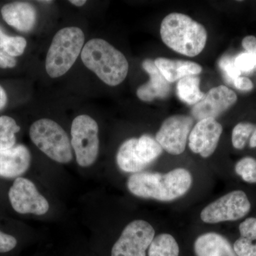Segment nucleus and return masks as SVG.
<instances>
[{
	"label": "nucleus",
	"mask_w": 256,
	"mask_h": 256,
	"mask_svg": "<svg viewBox=\"0 0 256 256\" xmlns=\"http://www.w3.org/2000/svg\"><path fill=\"white\" fill-rule=\"evenodd\" d=\"M233 84L237 89L244 92H249L254 88V84L252 80L246 77H238L234 80Z\"/></svg>",
	"instance_id": "c756f323"
},
{
	"label": "nucleus",
	"mask_w": 256,
	"mask_h": 256,
	"mask_svg": "<svg viewBox=\"0 0 256 256\" xmlns=\"http://www.w3.org/2000/svg\"><path fill=\"white\" fill-rule=\"evenodd\" d=\"M220 67L228 82H234L242 74V72L236 66L235 58L228 56L223 57L220 60Z\"/></svg>",
	"instance_id": "bb28decb"
},
{
	"label": "nucleus",
	"mask_w": 256,
	"mask_h": 256,
	"mask_svg": "<svg viewBox=\"0 0 256 256\" xmlns=\"http://www.w3.org/2000/svg\"><path fill=\"white\" fill-rule=\"evenodd\" d=\"M194 250L196 256H237L230 242L214 232L200 236L194 244Z\"/></svg>",
	"instance_id": "dca6fc26"
},
{
	"label": "nucleus",
	"mask_w": 256,
	"mask_h": 256,
	"mask_svg": "<svg viewBox=\"0 0 256 256\" xmlns=\"http://www.w3.org/2000/svg\"><path fill=\"white\" fill-rule=\"evenodd\" d=\"M20 126L10 116L0 117V151L14 148L16 144V134L20 132Z\"/></svg>",
	"instance_id": "5701e85b"
},
{
	"label": "nucleus",
	"mask_w": 256,
	"mask_h": 256,
	"mask_svg": "<svg viewBox=\"0 0 256 256\" xmlns=\"http://www.w3.org/2000/svg\"><path fill=\"white\" fill-rule=\"evenodd\" d=\"M235 172L246 182L256 183V160L246 156L239 160L235 166Z\"/></svg>",
	"instance_id": "393cba45"
},
{
	"label": "nucleus",
	"mask_w": 256,
	"mask_h": 256,
	"mask_svg": "<svg viewBox=\"0 0 256 256\" xmlns=\"http://www.w3.org/2000/svg\"><path fill=\"white\" fill-rule=\"evenodd\" d=\"M82 63L107 85L116 86L127 77L129 64L126 56L108 42L92 38L82 52Z\"/></svg>",
	"instance_id": "7ed1b4c3"
},
{
	"label": "nucleus",
	"mask_w": 256,
	"mask_h": 256,
	"mask_svg": "<svg viewBox=\"0 0 256 256\" xmlns=\"http://www.w3.org/2000/svg\"><path fill=\"white\" fill-rule=\"evenodd\" d=\"M160 35L171 50L190 57L200 54L206 46L204 26L181 13H171L165 16L160 26Z\"/></svg>",
	"instance_id": "f03ea898"
},
{
	"label": "nucleus",
	"mask_w": 256,
	"mask_h": 256,
	"mask_svg": "<svg viewBox=\"0 0 256 256\" xmlns=\"http://www.w3.org/2000/svg\"><path fill=\"white\" fill-rule=\"evenodd\" d=\"M255 128L256 126L250 122L237 124L232 132V144L234 148L237 150L244 149Z\"/></svg>",
	"instance_id": "a878e982"
},
{
	"label": "nucleus",
	"mask_w": 256,
	"mask_h": 256,
	"mask_svg": "<svg viewBox=\"0 0 256 256\" xmlns=\"http://www.w3.org/2000/svg\"><path fill=\"white\" fill-rule=\"evenodd\" d=\"M162 152V148L156 139L148 134L138 138L134 149V156L143 170L158 159Z\"/></svg>",
	"instance_id": "6ab92c4d"
},
{
	"label": "nucleus",
	"mask_w": 256,
	"mask_h": 256,
	"mask_svg": "<svg viewBox=\"0 0 256 256\" xmlns=\"http://www.w3.org/2000/svg\"><path fill=\"white\" fill-rule=\"evenodd\" d=\"M180 247L170 234H162L154 237L149 249L148 256H178Z\"/></svg>",
	"instance_id": "4be33fe9"
},
{
	"label": "nucleus",
	"mask_w": 256,
	"mask_h": 256,
	"mask_svg": "<svg viewBox=\"0 0 256 256\" xmlns=\"http://www.w3.org/2000/svg\"><path fill=\"white\" fill-rule=\"evenodd\" d=\"M137 138H130L122 143L118 152L117 164L126 172L138 173L143 170L136 159L134 148Z\"/></svg>",
	"instance_id": "412c9836"
},
{
	"label": "nucleus",
	"mask_w": 256,
	"mask_h": 256,
	"mask_svg": "<svg viewBox=\"0 0 256 256\" xmlns=\"http://www.w3.org/2000/svg\"><path fill=\"white\" fill-rule=\"evenodd\" d=\"M176 92L181 100L190 105H196L205 96L200 90V79L196 76H188L180 79Z\"/></svg>",
	"instance_id": "aec40b11"
},
{
	"label": "nucleus",
	"mask_w": 256,
	"mask_h": 256,
	"mask_svg": "<svg viewBox=\"0 0 256 256\" xmlns=\"http://www.w3.org/2000/svg\"><path fill=\"white\" fill-rule=\"evenodd\" d=\"M31 162V154L22 144L0 151V176L18 178L28 171Z\"/></svg>",
	"instance_id": "4468645a"
},
{
	"label": "nucleus",
	"mask_w": 256,
	"mask_h": 256,
	"mask_svg": "<svg viewBox=\"0 0 256 256\" xmlns=\"http://www.w3.org/2000/svg\"><path fill=\"white\" fill-rule=\"evenodd\" d=\"M84 41V32L76 26L62 28L56 34L45 64L50 78H58L70 70L82 52Z\"/></svg>",
	"instance_id": "20e7f679"
},
{
	"label": "nucleus",
	"mask_w": 256,
	"mask_h": 256,
	"mask_svg": "<svg viewBox=\"0 0 256 256\" xmlns=\"http://www.w3.org/2000/svg\"><path fill=\"white\" fill-rule=\"evenodd\" d=\"M252 204L242 190L230 192L212 202L202 210L201 220L206 224L236 222L250 212Z\"/></svg>",
	"instance_id": "0eeeda50"
},
{
	"label": "nucleus",
	"mask_w": 256,
	"mask_h": 256,
	"mask_svg": "<svg viewBox=\"0 0 256 256\" xmlns=\"http://www.w3.org/2000/svg\"><path fill=\"white\" fill-rule=\"evenodd\" d=\"M242 46L248 53H252L256 48V38L254 36H248L242 40Z\"/></svg>",
	"instance_id": "2f4dec72"
},
{
	"label": "nucleus",
	"mask_w": 256,
	"mask_h": 256,
	"mask_svg": "<svg viewBox=\"0 0 256 256\" xmlns=\"http://www.w3.org/2000/svg\"><path fill=\"white\" fill-rule=\"evenodd\" d=\"M237 96L225 86L213 88L201 101L194 106L191 114L200 121L206 118H216L236 102Z\"/></svg>",
	"instance_id": "9b49d317"
},
{
	"label": "nucleus",
	"mask_w": 256,
	"mask_h": 256,
	"mask_svg": "<svg viewBox=\"0 0 256 256\" xmlns=\"http://www.w3.org/2000/svg\"><path fill=\"white\" fill-rule=\"evenodd\" d=\"M26 46V41L22 36H8L0 28V50L12 57L20 56Z\"/></svg>",
	"instance_id": "b1692460"
},
{
	"label": "nucleus",
	"mask_w": 256,
	"mask_h": 256,
	"mask_svg": "<svg viewBox=\"0 0 256 256\" xmlns=\"http://www.w3.org/2000/svg\"><path fill=\"white\" fill-rule=\"evenodd\" d=\"M16 64V60L14 57L6 54L2 50H0V68H14Z\"/></svg>",
	"instance_id": "7c9ffc66"
},
{
	"label": "nucleus",
	"mask_w": 256,
	"mask_h": 256,
	"mask_svg": "<svg viewBox=\"0 0 256 256\" xmlns=\"http://www.w3.org/2000/svg\"><path fill=\"white\" fill-rule=\"evenodd\" d=\"M235 65L240 72H250L256 66V56L252 53H242L235 58Z\"/></svg>",
	"instance_id": "cd10ccee"
},
{
	"label": "nucleus",
	"mask_w": 256,
	"mask_h": 256,
	"mask_svg": "<svg viewBox=\"0 0 256 256\" xmlns=\"http://www.w3.org/2000/svg\"><path fill=\"white\" fill-rule=\"evenodd\" d=\"M32 142L50 159L57 162L68 163L73 158L72 142L68 134L52 120L35 121L30 130Z\"/></svg>",
	"instance_id": "39448f33"
},
{
	"label": "nucleus",
	"mask_w": 256,
	"mask_h": 256,
	"mask_svg": "<svg viewBox=\"0 0 256 256\" xmlns=\"http://www.w3.org/2000/svg\"><path fill=\"white\" fill-rule=\"evenodd\" d=\"M70 2L72 4L75 5L76 6H82V5H84L86 3V1L85 0H72V1Z\"/></svg>",
	"instance_id": "f704fd0d"
},
{
	"label": "nucleus",
	"mask_w": 256,
	"mask_h": 256,
	"mask_svg": "<svg viewBox=\"0 0 256 256\" xmlns=\"http://www.w3.org/2000/svg\"><path fill=\"white\" fill-rule=\"evenodd\" d=\"M40 2H44V3H50L52 2V1H40Z\"/></svg>",
	"instance_id": "c9c22d12"
},
{
	"label": "nucleus",
	"mask_w": 256,
	"mask_h": 256,
	"mask_svg": "<svg viewBox=\"0 0 256 256\" xmlns=\"http://www.w3.org/2000/svg\"><path fill=\"white\" fill-rule=\"evenodd\" d=\"M223 128L215 119L198 121L188 136V146L194 153L204 158L212 156L218 146Z\"/></svg>",
	"instance_id": "f8f14e48"
},
{
	"label": "nucleus",
	"mask_w": 256,
	"mask_h": 256,
	"mask_svg": "<svg viewBox=\"0 0 256 256\" xmlns=\"http://www.w3.org/2000/svg\"><path fill=\"white\" fill-rule=\"evenodd\" d=\"M194 126L191 116L175 114L165 120L156 134V140L166 152L173 156L185 150Z\"/></svg>",
	"instance_id": "1a4fd4ad"
},
{
	"label": "nucleus",
	"mask_w": 256,
	"mask_h": 256,
	"mask_svg": "<svg viewBox=\"0 0 256 256\" xmlns=\"http://www.w3.org/2000/svg\"><path fill=\"white\" fill-rule=\"evenodd\" d=\"M154 64L163 76L170 82H178L188 76L198 75L202 70L200 64L190 60L158 58L154 60Z\"/></svg>",
	"instance_id": "f3484780"
},
{
	"label": "nucleus",
	"mask_w": 256,
	"mask_h": 256,
	"mask_svg": "<svg viewBox=\"0 0 256 256\" xmlns=\"http://www.w3.org/2000/svg\"><path fill=\"white\" fill-rule=\"evenodd\" d=\"M18 240L13 236L3 233L0 230V254L11 252L16 247Z\"/></svg>",
	"instance_id": "c85d7f7f"
},
{
	"label": "nucleus",
	"mask_w": 256,
	"mask_h": 256,
	"mask_svg": "<svg viewBox=\"0 0 256 256\" xmlns=\"http://www.w3.org/2000/svg\"><path fill=\"white\" fill-rule=\"evenodd\" d=\"M142 68L149 74V82L138 88V97L141 100L150 102L156 98L164 99L170 96L171 92L170 82L166 80L154 62L146 60L143 62Z\"/></svg>",
	"instance_id": "ddd939ff"
},
{
	"label": "nucleus",
	"mask_w": 256,
	"mask_h": 256,
	"mask_svg": "<svg viewBox=\"0 0 256 256\" xmlns=\"http://www.w3.org/2000/svg\"><path fill=\"white\" fill-rule=\"evenodd\" d=\"M156 232L150 224L134 220L122 230L111 250V256H146Z\"/></svg>",
	"instance_id": "6e6552de"
},
{
	"label": "nucleus",
	"mask_w": 256,
	"mask_h": 256,
	"mask_svg": "<svg viewBox=\"0 0 256 256\" xmlns=\"http://www.w3.org/2000/svg\"><path fill=\"white\" fill-rule=\"evenodd\" d=\"M1 13L3 20L10 26L20 32L30 31L36 22V10L30 3L23 2L9 3L2 6Z\"/></svg>",
	"instance_id": "2eb2a0df"
},
{
	"label": "nucleus",
	"mask_w": 256,
	"mask_h": 256,
	"mask_svg": "<svg viewBox=\"0 0 256 256\" xmlns=\"http://www.w3.org/2000/svg\"><path fill=\"white\" fill-rule=\"evenodd\" d=\"M8 102V96L4 89L0 86V110L4 108Z\"/></svg>",
	"instance_id": "473e14b6"
},
{
	"label": "nucleus",
	"mask_w": 256,
	"mask_h": 256,
	"mask_svg": "<svg viewBox=\"0 0 256 256\" xmlns=\"http://www.w3.org/2000/svg\"><path fill=\"white\" fill-rule=\"evenodd\" d=\"M240 238L234 244L237 256H256V218H248L239 225Z\"/></svg>",
	"instance_id": "a211bd4d"
},
{
	"label": "nucleus",
	"mask_w": 256,
	"mask_h": 256,
	"mask_svg": "<svg viewBox=\"0 0 256 256\" xmlns=\"http://www.w3.org/2000/svg\"><path fill=\"white\" fill-rule=\"evenodd\" d=\"M192 184L188 170L178 168L166 173L138 172L130 176L128 190L134 196L160 202H171L188 193Z\"/></svg>",
	"instance_id": "f257e3e1"
},
{
	"label": "nucleus",
	"mask_w": 256,
	"mask_h": 256,
	"mask_svg": "<svg viewBox=\"0 0 256 256\" xmlns=\"http://www.w3.org/2000/svg\"><path fill=\"white\" fill-rule=\"evenodd\" d=\"M249 146H250L252 148H256V127L255 130H254V132L252 133V137L250 138Z\"/></svg>",
	"instance_id": "72a5a7b5"
},
{
	"label": "nucleus",
	"mask_w": 256,
	"mask_h": 256,
	"mask_svg": "<svg viewBox=\"0 0 256 256\" xmlns=\"http://www.w3.org/2000/svg\"><path fill=\"white\" fill-rule=\"evenodd\" d=\"M9 200L15 212L21 214L44 215L50 210V204L28 178H15L10 188Z\"/></svg>",
	"instance_id": "9d476101"
},
{
	"label": "nucleus",
	"mask_w": 256,
	"mask_h": 256,
	"mask_svg": "<svg viewBox=\"0 0 256 256\" xmlns=\"http://www.w3.org/2000/svg\"><path fill=\"white\" fill-rule=\"evenodd\" d=\"M252 54H255L256 56V50H254V52H252Z\"/></svg>",
	"instance_id": "e433bc0d"
},
{
	"label": "nucleus",
	"mask_w": 256,
	"mask_h": 256,
	"mask_svg": "<svg viewBox=\"0 0 256 256\" xmlns=\"http://www.w3.org/2000/svg\"><path fill=\"white\" fill-rule=\"evenodd\" d=\"M72 148L75 152L77 163L87 168L95 162L99 151L98 126L87 114H80L72 124Z\"/></svg>",
	"instance_id": "423d86ee"
}]
</instances>
